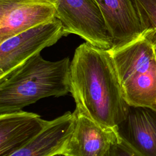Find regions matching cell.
<instances>
[{
  "instance_id": "1",
  "label": "cell",
  "mask_w": 156,
  "mask_h": 156,
  "mask_svg": "<svg viewBox=\"0 0 156 156\" xmlns=\"http://www.w3.org/2000/svg\"><path fill=\"white\" fill-rule=\"evenodd\" d=\"M69 81L74 111L118 129L130 105L124 98L110 52L87 42L79 45L71 61Z\"/></svg>"
},
{
  "instance_id": "2",
  "label": "cell",
  "mask_w": 156,
  "mask_h": 156,
  "mask_svg": "<svg viewBox=\"0 0 156 156\" xmlns=\"http://www.w3.org/2000/svg\"><path fill=\"white\" fill-rule=\"evenodd\" d=\"M69 57L51 62L40 53L0 77V114L21 110L38 100L70 93Z\"/></svg>"
},
{
  "instance_id": "3",
  "label": "cell",
  "mask_w": 156,
  "mask_h": 156,
  "mask_svg": "<svg viewBox=\"0 0 156 156\" xmlns=\"http://www.w3.org/2000/svg\"><path fill=\"white\" fill-rule=\"evenodd\" d=\"M110 53L127 103L156 110L155 48L141 36Z\"/></svg>"
},
{
  "instance_id": "4",
  "label": "cell",
  "mask_w": 156,
  "mask_h": 156,
  "mask_svg": "<svg viewBox=\"0 0 156 156\" xmlns=\"http://www.w3.org/2000/svg\"><path fill=\"white\" fill-rule=\"evenodd\" d=\"M66 35L61 21L55 18L1 42L0 77Z\"/></svg>"
},
{
  "instance_id": "5",
  "label": "cell",
  "mask_w": 156,
  "mask_h": 156,
  "mask_svg": "<svg viewBox=\"0 0 156 156\" xmlns=\"http://www.w3.org/2000/svg\"><path fill=\"white\" fill-rule=\"evenodd\" d=\"M55 17L67 35L73 34L99 48L110 50L109 36L98 5L95 0H54Z\"/></svg>"
},
{
  "instance_id": "6",
  "label": "cell",
  "mask_w": 156,
  "mask_h": 156,
  "mask_svg": "<svg viewBox=\"0 0 156 156\" xmlns=\"http://www.w3.org/2000/svg\"><path fill=\"white\" fill-rule=\"evenodd\" d=\"M55 15L54 0H0V43Z\"/></svg>"
},
{
  "instance_id": "7",
  "label": "cell",
  "mask_w": 156,
  "mask_h": 156,
  "mask_svg": "<svg viewBox=\"0 0 156 156\" xmlns=\"http://www.w3.org/2000/svg\"><path fill=\"white\" fill-rule=\"evenodd\" d=\"M74 112V130L62 155L105 156L120 139L118 129L105 127L82 113Z\"/></svg>"
},
{
  "instance_id": "8",
  "label": "cell",
  "mask_w": 156,
  "mask_h": 156,
  "mask_svg": "<svg viewBox=\"0 0 156 156\" xmlns=\"http://www.w3.org/2000/svg\"><path fill=\"white\" fill-rule=\"evenodd\" d=\"M112 40L109 51H116L140 38L143 29L133 0H95Z\"/></svg>"
},
{
  "instance_id": "9",
  "label": "cell",
  "mask_w": 156,
  "mask_h": 156,
  "mask_svg": "<svg viewBox=\"0 0 156 156\" xmlns=\"http://www.w3.org/2000/svg\"><path fill=\"white\" fill-rule=\"evenodd\" d=\"M118 130L121 139L140 156H156V110L130 106Z\"/></svg>"
},
{
  "instance_id": "10",
  "label": "cell",
  "mask_w": 156,
  "mask_h": 156,
  "mask_svg": "<svg viewBox=\"0 0 156 156\" xmlns=\"http://www.w3.org/2000/svg\"><path fill=\"white\" fill-rule=\"evenodd\" d=\"M50 121L19 110L0 114V156H9L39 134Z\"/></svg>"
},
{
  "instance_id": "11",
  "label": "cell",
  "mask_w": 156,
  "mask_h": 156,
  "mask_svg": "<svg viewBox=\"0 0 156 156\" xmlns=\"http://www.w3.org/2000/svg\"><path fill=\"white\" fill-rule=\"evenodd\" d=\"M74 112H67L50 121L39 134L9 156L62 155L74 130Z\"/></svg>"
},
{
  "instance_id": "12",
  "label": "cell",
  "mask_w": 156,
  "mask_h": 156,
  "mask_svg": "<svg viewBox=\"0 0 156 156\" xmlns=\"http://www.w3.org/2000/svg\"><path fill=\"white\" fill-rule=\"evenodd\" d=\"M144 38L156 49V0H133Z\"/></svg>"
},
{
  "instance_id": "13",
  "label": "cell",
  "mask_w": 156,
  "mask_h": 156,
  "mask_svg": "<svg viewBox=\"0 0 156 156\" xmlns=\"http://www.w3.org/2000/svg\"><path fill=\"white\" fill-rule=\"evenodd\" d=\"M108 154L109 156H140L121 137L119 141L111 147Z\"/></svg>"
},
{
  "instance_id": "14",
  "label": "cell",
  "mask_w": 156,
  "mask_h": 156,
  "mask_svg": "<svg viewBox=\"0 0 156 156\" xmlns=\"http://www.w3.org/2000/svg\"><path fill=\"white\" fill-rule=\"evenodd\" d=\"M55 156H64V155H63L60 154V155H55Z\"/></svg>"
},
{
  "instance_id": "15",
  "label": "cell",
  "mask_w": 156,
  "mask_h": 156,
  "mask_svg": "<svg viewBox=\"0 0 156 156\" xmlns=\"http://www.w3.org/2000/svg\"><path fill=\"white\" fill-rule=\"evenodd\" d=\"M108 152L107 153V154L105 156H109V154H108Z\"/></svg>"
}]
</instances>
